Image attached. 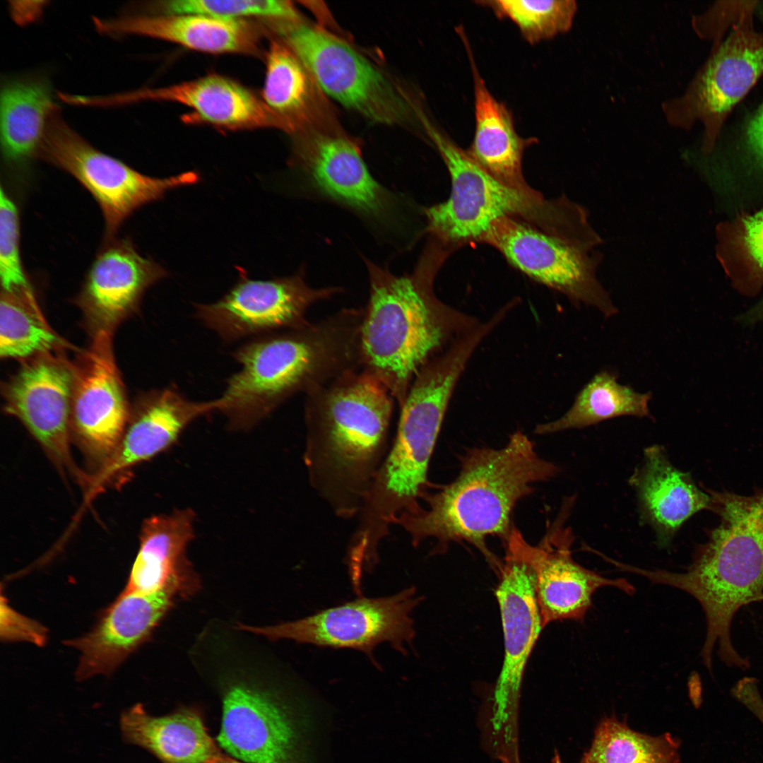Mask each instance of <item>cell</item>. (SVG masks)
Returning a JSON list of instances; mask_svg holds the SVG:
<instances>
[{
	"mask_svg": "<svg viewBox=\"0 0 763 763\" xmlns=\"http://www.w3.org/2000/svg\"><path fill=\"white\" fill-rule=\"evenodd\" d=\"M419 119L440 153L451 182L448 199L425 210L427 230L447 249L483 242L492 225L506 216L519 217L540 225L560 218L562 199L547 201L537 192L526 194L492 177L448 136L434 126L423 112Z\"/></svg>",
	"mask_w": 763,
	"mask_h": 763,
	"instance_id": "8992f818",
	"label": "cell"
},
{
	"mask_svg": "<svg viewBox=\"0 0 763 763\" xmlns=\"http://www.w3.org/2000/svg\"><path fill=\"white\" fill-rule=\"evenodd\" d=\"M553 760H554V763H562L557 754L555 755V756L553 758ZM579 763H584V761L582 760V759H581V762Z\"/></svg>",
	"mask_w": 763,
	"mask_h": 763,
	"instance_id": "ee69618b",
	"label": "cell"
},
{
	"mask_svg": "<svg viewBox=\"0 0 763 763\" xmlns=\"http://www.w3.org/2000/svg\"><path fill=\"white\" fill-rule=\"evenodd\" d=\"M189 595L178 583L149 594L121 593L90 632L65 642L79 651L78 680L114 672L148 638L175 600Z\"/></svg>",
	"mask_w": 763,
	"mask_h": 763,
	"instance_id": "44dd1931",
	"label": "cell"
},
{
	"mask_svg": "<svg viewBox=\"0 0 763 763\" xmlns=\"http://www.w3.org/2000/svg\"><path fill=\"white\" fill-rule=\"evenodd\" d=\"M574 503H564L562 512L537 545L529 544L513 527L508 538L530 563L535 575V590L544 627L552 622L581 620L592 605L598 588L613 586L627 594L634 587L625 579H608L578 564L572 557L574 535L564 526Z\"/></svg>",
	"mask_w": 763,
	"mask_h": 763,
	"instance_id": "e0dca14e",
	"label": "cell"
},
{
	"mask_svg": "<svg viewBox=\"0 0 763 763\" xmlns=\"http://www.w3.org/2000/svg\"><path fill=\"white\" fill-rule=\"evenodd\" d=\"M324 93L292 49L280 38H272L266 57L262 100L285 124L292 136L333 126Z\"/></svg>",
	"mask_w": 763,
	"mask_h": 763,
	"instance_id": "83f0119b",
	"label": "cell"
},
{
	"mask_svg": "<svg viewBox=\"0 0 763 763\" xmlns=\"http://www.w3.org/2000/svg\"><path fill=\"white\" fill-rule=\"evenodd\" d=\"M650 392L641 394L617 382L608 371L596 374L578 393L571 408L560 418L539 424L537 434L581 429L620 416H649Z\"/></svg>",
	"mask_w": 763,
	"mask_h": 763,
	"instance_id": "f546056e",
	"label": "cell"
},
{
	"mask_svg": "<svg viewBox=\"0 0 763 763\" xmlns=\"http://www.w3.org/2000/svg\"><path fill=\"white\" fill-rule=\"evenodd\" d=\"M731 692L763 724V699L758 691L756 680L750 678H744L734 686Z\"/></svg>",
	"mask_w": 763,
	"mask_h": 763,
	"instance_id": "ab89813d",
	"label": "cell"
},
{
	"mask_svg": "<svg viewBox=\"0 0 763 763\" xmlns=\"http://www.w3.org/2000/svg\"><path fill=\"white\" fill-rule=\"evenodd\" d=\"M560 470L542 459L523 432L513 433L500 449L475 447L463 457L458 476L434 493L426 492L425 507L402 514L394 525L402 527L414 545L427 538L441 551L451 542L465 541L478 548L499 572L502 562L489 550L486 538L504 543L513 526L516 503L531 494L537 483L555 477Z\"/></svg>",
	"mask_w": 763,
	"mask_h": 763,
	"instance_id": "277c9868",
	"label": "cell"
},
{
	"mask_svg": "<svg viewBox=\"0 0 763 763\" xmlns=\"http://www.w3.org/2000/svg\"><path fill=\"white\" fill-rule=\"evenodd\" d=\"M290 165L324 196L379 225L401 227L400 199L373 178L359 141L342 131L313 129L293 136Z\"/></svg>",
	"mask_w": 763,
	"mask_h": 763,
	"instance_id": "7c38bea8",
	"label": "cell"
},
{
	"mask_svg": "<svg viewBox=\"0 0 763 763\" xmlns=\"http://www.w3.org/2000/svg\"><path fill=\"white\" fill-rule=\"evenodd\" d=\"M322 92L367 120L403 125L416 105L386 73L346 42L303 19L270 23Z\"/></svg>",
	"mask_w": 763,
	"mask_h": 763,
	"instance_id": "9c48e42d",
	"label": "cell"
},
{
	"mask_svg": "<svg viewBox=\"0 0 763 763\" xmlns=\"http://www.w3.org/2000/svg\"><path fill=\"white\" fill-rule=\"evenodd\" d=\"M96 31L105 36L140 35L173 42L198 52L260 56V32L246 20H227L201 14H122L93 18Z\"/></svg>",
	"mask_w": 763,
	"mask_h": 763,
	"instance_id": "603a6c76",
	"label": "cell"
},
{
	"mask_svg": "<svg viewBox=\"0 0 763 763\" xmlns=\"http://www.w3.org/2000/svg\"><path fill=\"white\" fill-rule=\"evenodd\" d=\"M54 96L51 80L44 73L1 78V152L8 166L22 168L38 158L50 118L59 108Z\"/></svg>",
	"mask_w": 763,
	"mask_h": 763,
	"instance_id": "484cf974",
	"label": "cell"
},
{
	"mask_svg": "<svg viewBox=\"0 0 763 763\" xmlns=\"http://www.w3.org/2000/svg\"><path fill=\"white\" fill-rule=\"evenodd\" d=\"M239 271L236 283L222 297L195 305L198 319L226 343L304 326L312 304L342 292L338 287H310L303 272L256 280Z\"/></svg>",
	"mask_w": 763,
	"mask_h": 763,
	"instance_id": "9a60e30c",
	"label": "cell"
},
{
	"mask_svg": "<svg viewBox=\"0 0 763 763\" xmlns=\"http://www.w3.org/2000/svg\"><path fill=\"white\" fill-rule=\"evenodd\" d=\"M496 248L515 268L565 295L573 302L591 306L605 317L617 313L596 277L601 238L589 222L545 227L506 216L491 227L483 242Z\"/></svg>",
	"mask_w": 763,
	"mask_h": 763,
	"instance_id": "52a82bcc",
	"label": "cell"
},
{
	"mask_svg": "<svg viewBox=\"0 0 763 763\" xmlns=\"http://www.w3.org/2000/svg\"><path fill=\"white\" fill-rule=\"evenodd\" d=\"M478 3L491 8L498 18L512 21L531 44L569 30L577 9L573 0H492Z\"/></svg>",
	"mask_w": 763,
	"mask_h": 763,
	"instance_id": "836d02e7",
	"label": "cell"
},
{
	"mask_svg": "<svg viewBox=\"0 0 763 763\" xmlns=\"http://www.w3.org/2000/svg\"><path fill=\"white\" fill-rule=\"evenodd\" d=\"M1 638L5 641H23L43 646L47 639L46 628L38 622L25 617L13 609L1 597Z\"/></svg>",
	"mask_w": 763,
	"mask_h": 763,
	"instance_id": "8d00e7d4",
	"label": "cell"
},
{
	"mask_svg": "<svg viewBox=\"0 0 763 763\" xmlns=\"http://www.w3.org/2000/svg\"><path fill=\"white\" fill-rule=\"evenodd\" d=\"M447 249L432 240L411 273L396 276L364 259L369 296L360 329L362 369L398 406L422 367L478 323L439 300L433 283Z\"/></svg>",
	"mask_w": 763,
	"mask_h": 763,
	"instance_id": "3957f363",
	"label": "cell"
},
{
	"mask_svg": "<svg viewBox=\"0 0 763 763\" xmlns=\"http://www.w3.org/2000/svg\"><path fill=\"white\" fill-rule=\"evenodd\" d=\"M282 706L270 694L244 685L230 686L223 700L217 740L247 763H294L295 733Z\"/></svg>",
	"mask_w": 763,
	"mask_h": 763,
	"instance_id": "7402d4cb",
	"label": "cell"
},
{
	"mask_svg": "<svg viewBox=\"0 0 763 763\" xmlns=\"http://www.w3.org/2000/svg\"><path fill=\"white\" fill-rule=\"evenodd\" d=\"M64 350L23 361L2 386L4 408L20 421L58 469L87 487L90 475L77 467L71 453L76 366Z\"/></svg>",
	"mask_w": 763,
	"mask_h": 763,
	"instance_id": "5bb4252c",
	"label": "cell"
},
{
	"mask_svg": "<svg viewBox=\"0 0 763 763\" xmlns=\"http://www.w3.org/2000/svg\"><path fill=\"white\" fill-rule=\"evenodd\" d=\"M753 19L740 23L713 46L684 95L665 107L673 125L702 124L706 150L714 144L733 107L763 75V32L755 29Z\"/></svg>",
	"mask_w": 763,
	"mask_h": 763,
	"instance_id": "4fadbf2b",
	"label": "cell"
},
{
	"mask_svg": "<svg viewBox=\"0 0 763 763\" xmlns=\"http://www.w3.org/2000/svg\"><path fill=\"white\" fill-rule=\"evenodd\" d=\"M305 396L310 484L338 516H357L388 453L394 398L362 369Z\"/></svg>",
	"mask_w": 763,
	"mask_h": 763,
	"instance_id": "7a4b0ae2",
	"label": "cell"
},
{
	"mask_svg": "<svg viewBox=\"0 0 763 763\" xmlns=\"http://www.w3.org/2000/svg\"><path fill=\"white\" fill-rule=\"evenodd\" d=\"M496 597L501 615L504 658L489 706L480 718L487 749L497 759L519 757V714L524 671L544 628L532 567L515 547L506 548Z\"/></svg>",
	"mask_w": 763,
	"mask_h": 763,
	"instance_id": "ba28073f",
	"label": "cell"
},
{
	"mask_svg": "<svg viewBox=\"0 0 763 763\" xmlns=\"http://www.w3.org/2000/svg\"><path fill=\"white\" fill-rule=\"evenodd\" d=\"M420 601L410 587L386 597L361 596L292 622L266 627L239 624L238 629L272 640L354 649L376 663L373 652L382 643L406 653L415 635L412 613Z\"/></svg>",
	"mask_w": 763,
	"mask_h": 763,
	"instance_id": "8fae6325",
	"label": "cell"
},
{
	"mask_svg": "<svg viewBox=\"0 0 763 763\" xmlns=\"http://www.w3.org/2000/svg\"><path fill=\"white\" fill-rule=\"evenodd\" d=\"M218 406L217 398L191 400L175 384L142 394L131 408L116 452L104 466L90 475L85 499L90 500L113 478L168 449L193 421L217 411Z\"/></svg>",
	"mask_w": 763,
	"mask_h": 763,
	"instance_id": "ffe728a7",
	"label": "cell"
},
{
	"mask_svg": "<svg viewBox=\"0 0 763 763\" xmlns=\"http://www.w3.org/2000/svg\"><path fill=\"white\" fill-rule=\"evenodd\" d=\"M10 12L12 18L18 23L24 25L35 21L41 16L44 8L45 1H31L23 4V1H11Z\"/></svg>",
	"mask_w": 763,
	"mask_h": 763,
	"instance_id": "60d3db41",
	"label": "cell"
},
{
	"mask_svg": "<svg viewBox=\"0 0 763 763\" xmlns=\"http://www.w3.org/2000/svg\"><path fill=\"white\" fill-rule=\"evenodd\" d=\"M743 137L750 155L763 165V102L745 124Z\"/></svg>",
	"mask_w": 763,
	"mask_h": 763,
	"instance_id": "f35d334b",
	"label": "cell"
},
{
	"mask_svg": "<svg viewBox=\"0 0 763 763\" xmlns=\"http://www.w3.org/2000/svg\"><path fill=\"white\" fill-rule=\"evenodd\" d=\"M363 309L344 308L317 322L249 339L232 357L217 411L231 430H249L292 396L362 369Z\"/></svg>",
	"mask_w": 763,
	"mask_h": 763,
	"instance_id": "6da1fadb",
	"label": "cell"
},
{
	"mask_svg": "<svg viewBox=\"0 0 763 763\" xmlns=\"http://www.w3.org/2000/svg\"><path fill=\"white\" fill-rule=\"evenodd\" d=\"M218 763H241V762L235 761V760L229 759V758L223 757Z\"/></svg>",
	"mask_w": 763,
	"mask_h": 763,
	"instance_id": "7bdbcfd3",
	"label": "cell"
},
{
	"mask_svg": "<svg viewBox=\"0 0 763 763\" xmlns=\"http://www.w3.org/2000/svg\"><path fill=\"white\" fill-rule=\"evenodd\" d=\"M741 240L753 273L763 282V211L743 220Z\"/></svg>",
	"mask_w": 763,
	"mask_h": 763,
	"instance_id": "74e56055",
	"label": "cell"
},
{
	"mask_svg": "<svg viewBox=\"0 0 763 763\" xmlns=\"http://www.w3.org/2000/svg\"><path fill=\"white\" fill-rule=\"evenodd\" d=\"M737 320L745 325L763 323V300L743 313L738 317Z\"/></svg>",
	"mask_w": 763,
	"mask_h": 763,
	"instance_id": "b9f144b4",
	"label": "cell"
},
{
	"mask_svg": "<svg viewBox=\"0 0 763 763\" xmlns=\"http://www.w3.org/2000/svg\"><path fill=\"white\" fill-rule=\"evenodd\" d=\"M757 1H718L694 18L693 26L702 38L720 44L726 33L743 20L754 17Z\"/></svg>",
	"mask_w": 763,
	"mask_h": 763,
	"instance_id": "d590c367",
	"label": "cell"
},
{
	"mask_svg": "<svg viewBox=\"0 0 763 763\" xmlns=\"http://www.w3.org/2000/svg\"><path fill=\"white\" fill-rule=\"evenodd\" d=\"M119 726L126 741L163 763H218L224 757L200 716L190 711L155 716L138 704L122 713Z\"/></svg>",
	"mask_w": 763,
	"mask_h": 763,
	"instance_id": "f1b7e54d",
	"label": "cell"
},
{
	"mask_svg": "<svg viewBox=\"0 0 763 763\" xmlns=\"http://www.w3.org/2000/svg\"><path fill=\"white\" fill-rule=\"evenodd\" d=\"M679 742L669 733L651 736L631 729L615 717L598 725L584 763H678Z\"/></svg>",
	"mask_w": 763,
	"mask_h": 763,
	"instance_id": "1f68e13d",
	"label": "cell"
},
{
	"mask_svg": "<svg viewBox=\"0 0 763 763\" xmlns=\"http://www.w3.org/2000/svg\"><path fill=\"white\" fill-rule=\"evenodd\" d=\"M38 158L71 175L93 196L103 215L105 239L114 237L142 206L200 179L194 171L164 178L139 172L92 146L65 121L59 108L50 118Z\"/></svg>",
	"mask_w": 763,
	"mask_h": 763,
	"instance_id": "30bf717a",
	"label": "cell"
},
{
	"mask_svg": "<svg viewBox=\"0 0 763 763\" xmlns=\"http://www.w3.org/2000/svg\"><path fill=\"white\" fill-rule=\"evenodd\" d=\"M168 275L163 266L142 256L129 239H105L74 300L91 336L114 333L138 310L147 290Z\"/></svg>",
	"mask_w": 763,
	"mask_h": 763,
	"instance_id": "ac0fdd59",
	"label": "cell"
},
{
	"mask_svg": "<svg viewBox=\"0 0 763 763\" xmlns=\"http://www.w3.org/2000/svg\"><path fill=\"white\" fill-rule=\"evenodd\" d=\"M137 14H201L227 20H245L257 17L275 22H294L302 19L290 1L276 0H178L151 4L132 5Z\"/></svg>",
	"mask_w": 763,
	"mask_h": 763,
	"instance_id": "d6a6232c",
	"label": "cell"
},
{
	"mask_svg": "<svg viewBox=\"0 0 763 763\" xmlns=\"http://www.w3.org/2000/svg\"><path fill=\"white\" fill-rule=\"evenodd\" d=\"M629 481L637 493L640 518L653 529L661 546L670 544L692 516L711 509L710 493L702 491L689 473L675 467L661 446L644 450Z\"/></svg>",
	"mask_w": 763,
	"mask_h": 763,
	"instance_id": "cb8c5ba5",
	"label": "cell"
},
{
	"mask_svg": "<svg viewBox=\"0 0 763 763\" xmlns=\"http://www.w3.org/2000/svg\"><path fill=\"white\" fill-rule=\"evenodd\" d=\"M191 509L152 516L141 526L139 549L122 593L149 594L178 582L195 589L198 577L187 557L194 538Z\"/></svg>",
	"mask_w": 763,
	"mask_h": 763,
	"instance_id": "d4e9b609",
	"label": "cell"
},
{
	"mask_svg": "<svg viewBox=\"0 0 763 763\" xmlns=\"http://www.w3.org/2000/svg\"><path fill=\"white\" fill-rule=\"evenodd\" d=\"M70 345L49 325L34 291H1L0 356L21 362Z\"/></svg>",
	"mask_w": 763,
	"mask_h": 763,
	"instance_id": "4dcf8cb0",
	"label": "cell"
},
{
	"mask_svg": "<svg viewBox=\"0 0 763 763\" xmlns=\"http://www.w3.org/2000/svg\"><path fill=\"white\" fill-rule=\"evenodd\" d=\"M468 360L450 349L427 362L415 376L390 447L360 511L368 531L389 532L402 514L418 509L427 492V471L447 407Z\"/></svg>",
	"mask_w": 763,
	"mask_h": 763,
	"instance_id": "5b68a950",
	"label": "cell"
},
{
	"mask_svg": "<svg viewBox=\"0 0 763 763\" xmlns=\"http://www.w3.org/2000/svg\"><path fill=\"white\" fill-rule=\"evenodd\" d=\"M465 42L470 59L474 86L475 133L466 150L482 169L502 184L516 190L536 194L526 182L522 159L527 146L535 142L516 132L511 112L489 91L474 62L467 38Z\"/></svg>",
	"mask_w": 763,
	"mask_h": 763,
	"instance_id": "4316f807",
	"label": "cell"
},
{
	"mask_svg": "<svg viewBox=\"0 0 763 763\" xmlns=\"http://www.w3.org/2000/svg\"><path fill=\"white\" fill-rule=\"evenodd\" d=\"M75 366L71 437L99 470L116 452L131 413L114 357L113 333L93 336Z\"/></svg>",
	"mask_w": 763,
	"mask_h": 763,
	"instance_id": "2e32d148",
	"label": "cell"
},
{
	"mask_svg": "<svg viewBox=\"0 0 763 763\" xmlns=\"http://www.w3.org/2000/svg\"><path fill=\"white\" fill-rule=\"evenodd\" d=\"M0 276L1 291L33 290L20 258L18 211L2 186L0 190Z\"/></svg>",
	"mask_w": 763,
	"mask_h": 763,
	"instance_id": "e575fe53",
	"label": "cell"
},
{
	"mask_svg": "<svg viewBox=\"0 0 763 763\" xmlns=\"http://www.w3.org/2000/svg\"><path fill=\"white\" fill-rule=\"evenodd\" d=\"M146 101L172 102L193 112L188 120L232 130L276 128L287 132L284 122L262 99L239 83L211 74L159 88H143L107 95H92V107L110 108Z\"/></svg>",
	"mask_w": 763,
	"mask_h": 763,
	"instance_id": "d6986e66",
	"label": "cell"
}]
</instances>
